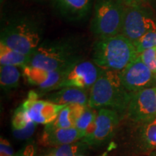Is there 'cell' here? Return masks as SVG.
Listing matches in <instances>:
<instances>
[{"label": "cell", "instance_id": "9", "mask_svg": "<svg viewBox=\"0 0 156 156\" xmlns=\"http://www.w3.org/2000/svg\"><path fill=\"white\" fill-rule=\"evenodd\" d=\"M122 85L131 93H135L147 88L154 87L156 83L155 74L142 61L136 57L125 69L119 72Z\"/></svg>", "mask_w": 156, "mask_h": 156}, {"label": "cell", "instance_id": "5", "mask_svg": "<svg viewBox=\"0 0 156 156\" xmlns=\"http://www.w3.org/2000/svg\"><path fill=\"white\" fill-rule=\"evenodd\" d=\"M126 5L122 0H95L90 30L98 38L121 34Z\"/></svg>", "mask_w": 156, "mask_h": 156}, {"label": "cell", "instance_id": "29", "mask_svg": "<svg viewBox=\"0 0 156 156\" xmlns=\"http://www.w3.org/2000/svg\"><path fill=\"white\" fill-rule=\"evenodd\" d=\"M105 155H106V154H103V155H100V156H104ZM78 156H85V155H78Z\"/></svg>", "mask_w": 156, "mask_h": 156}, {"label": "cell", "instance_id": "20", "mask_svg": "<svg viewBox=\"0 0 156 156\" xmlns=\"http://www.w3.org/2000/svg\"><path fill=\"white\" fill-rule=\"evenodd\" d=\"M138 133L140 145L144 151L156 149V123L147 122L140 124Z\"/></svg>", "mask_w": 156, "mask_h": 156}, {"label": "cell", "instance_id": "12", "mask_svg": "<svg viewBox=\"0 0 156 156\" xmlns=\"http://www.w3.org/2000/svg\"><path fill=\"white\" fill-rule=\"evenodd\" d=\"M67 68L58 70H47L31 67L28 64L22 69L23 75L29 83L38 87L43 92L47 93L54 90L62 80Z\"/></svg>", "mask_w": 156, "mask_h": 156}, {"label": "cell", "instance_id": "22", "mask_svg": "<svg viewBox=\"0 0 156 156\" xmlns=\"http://www.w3.org/2000/svg\"><path fill=\"white\" fill-rule=\"evenodd\" d=\"M88 145L81 141L76 142L73 144L57 146L50 150L44 156H78L85 151Z\"/></svg>", "mask_w": 156, "mask_h": 156}, {"label": "cell", "instance_id": "19", "mask_svg": "<svg viewBox=\"0 0 156 156\" xmlns=\"http://www.w3.org/2000/svg\"><path fill=\"white\" fill-rule=\"evenodd\" d=\"M19 68L12 65H1L0 84L1 87L5 91L9 92L18 87L21 77Z\"/></svg>", "mask_w": 156, "mask_h": 156}, {"label": "cell", "instance_id": "15", "mask_svg": "<svg viewBox=\"0 0 156 156\" xmlns=\"http://www.w3.org/2000/svg\"><path fill=\"white\" fill-rule=\"evenodd\" d=\"M90 93L87 90L74 87H63L56 90L54 93L46 95V100L56 104L69 106V105L80 104L83 106L88 105Z\"/></svg>", "mask_w": 156, "mask_h": 156}, {"label": "cell", "instance_id": "31", "mask_svg": "<svg viewBox=\"0 0 156 156\" xmlns=\"http://www.w3.org/2000/svg\"><path fill=\"white\" fill-rule=\"evenodd\" d=\"M155 77H156V74H155Z\"/></svg>", "mask_w": 156, "mask_h": 156}, {"label": "cell", "instance_id": "17", "mask_svg": "<svg viewBox=\"0 0 156 156\" xmlns=\"http://www.w3.org/2000/svg\"><path fill=\"white\" fill-rule=\"evenodd\" d=\"M87 106L74 104L65 106L59 112L56 120L51 124L58 128L75 127L76 121Z\"/></svg>", "mask_w": 156, "mask_h": 156}, {"label": "cell", "instance_id": "26", "mask_svg": "<svg viewBox=\"0 0 156 156\" xmlns=\"http://www.w3.org/2000/svg\"><path fill=\"white\" fill-rule=\"evenodd\" d=\"M0 156H15L10 143L2 137L0 141Z\"/></svg>", "mask_w": 156, "mask_h": 156}, {"label": "cell", "instance_id": "21", "mask_svg": "<svg viewBox=\"0 0 156 156\" xmlns=\"http://www.w3.org/2000/svg\"><path fill=\"white\" fill-rule=\"evenodd\" d=\"M97 114L98 112L95 109L90 108L87 105L76 121L75 127L83 132L85 134L84 137L90 136L95 131Z\"/></svg>", "mask_w": 156, "mask_h": 156}, {"label": "cell", "instance_id": "30", "mask_svg": "<svg viewBox=\"0 0 156 156\" xmlns=\"http://www.w3.org/2000/svg\"><path fill=\"white\" fill-rule=\"evenodd\" d=\"M37 1H42V0H37Z\"/></svg>", "mask_w": 156, "mask_h": 156}, {"label": "cell", "instance_id": "14", "mask_svg": "<svg viewBox=\"0 0 156 156\" xmlns=\"http://www.w3.org/2000/svg\"><path fill=\"white\" fill-rule=\"evenodd\" d=\"M52 3L62 17L69 21H80L90 12L93 0H52Z\"/></svg>", "mask_w": 156, "mask_h": 156}, {"label": "cell", "instance_id": "11", "mask_svg": "<svg viewBox=\"0 0 156 156\" xmlns=\"http://www.w3.org/2000/svg\"><path fill=\"white\" fill-rule=\"evenodd\" d=\"M28 116L36 124H48L54 122L58 114L67 106L56 104L47 100H39L38 94L30 91L28 98L22 104Z\"/></svg>", "mask_w": 156, "mask_h": 156}, {"label": "cell", "instance_id": "13", "mask_svg": "<svg viewBox=\"0 0 156 156\" xmlns=\"http://www.w3.org/2000/svg\"><path fill=\"white\" fill-rule=\"evenodd\" d=\"M84 136L83 132L76 127L58 128L48 124H46L43 131L41 142L43 145L57 147L75 143L83 139Z\"/></svg>", "mask_w": 156, "mask_h": 156}, {"label": "cell", "instance_id": "23", "mask_svg": "<svg viewBox=\"0 0 156 156\" xmlns=\"http://www.w3.org/2000/svg\"><path fill=\"white\" fill-rule=\"evenodd\" d=\"M136 51L140 54L145 50L156 47V30L147 33L134 43Z\"/></svg>", "mask_w": 156, "mask_h": 156}, {"label": "cell", "instance_id": "24", "mask_svg": "<svg viewBox=\"0 0 156 156\" xmlns=\"http://www.w3.org/2000/svg\"><path fill=\"white\" fill-rule=\"evenodd\" d=\"M139 57L153 73L156 74V47L145 50L139 54Z\"/></svg>", "mask_w": 156, "mask_h": 156}, {"label": "cell", "instance_id": "16", "mask_svg": "<svg viewBox=\"0 0 156 156\" xmlns=\"http://www.w3.org/2000/svg\"><path fill=\"white\" fill-rule=\"evenodd\" d=\"M36 124L30 119L26 111L20 106L15 111L12 119L13 136L17 140H24L30 138L36 129Z\"/></svg>", "mask_w": 156, "mask_h": 156}, {"label": "cell", "instance_id": "27", "mask_svg": "<svg viewBox=\"0 0 156 156\" xmlns=\"http://www.w3.org/2000/svg\"><path fill=\"white\" fill-rule=\"evenodd\" d=\"M122 1L126 5L132 6V5H140V4H142L143 0H122Z\"/></svg>", "mask_w": 156, "mask_h": 156}, {"label": "cell", "instance_id": "28", "mask_svg": "<svg viewBox=\"0 0 156 156\" xmlns=\"http://www.w3.org/2000/svg\"><path fill=\"white\" fill-rule=\"evenodd\" d=\"M150 122H155V123H156V116L155 117V118L153 119H152L151 121H150Z\"/></svg>", "mask_w": 156, "mask_h": 156}, {"label": "cell", "instance_id": "8", "mask_svg": "<svg viewBox=\"0 0 156 156\" xmlns=\"http://www.w3.org/2000/svg\"><path fill=\"white\" fill-rule=\"evenodd\" d=\"M126 116L131 122L142 124L156 116V87H151L134 93L129 104Z\"/></svg>", "mask_w": 156, "mask_h": 156}, {"label": "cell", "instance_id": "4", "mask_svg": "<svg viewBox=\"0 0 156 156\" xmlns=\"http://www.w3.org/2000/svg\"><path fill=\"white\" fill-rule=\"evenodd\" d=\"M80 46L73 38L44 41L31 55L28 65L47 70L65 69L82 58Z\"/></svg>", "mask_w": 156, "mask_h": 156}, {"label": "cell", "instance_id": "25", "mask_svg": "<svg viewBox=\"0 0 156 156\" xmlns=\"http://www.w3.org/2000/svg\"><path fill=\"white\" fill-rule=\"evenodd\" d=\"M15 156H36V145L34 141H31L21 148Z\"/></svg>", "mask_w": 156, "mask_h": 156}, {"label": "cell", "instance_id": "2", "mask_svg": "<svg viewBox=\"0 0 156 156\" xmlns=\"http://www.w3.org/2000/svg\"><path fill=\"white\" fill-rule=\"evenodd\" d=\"M132 95L122 85L119 72L103 69L90 89L88 106L94 109L111 108L122 115L126 113Z\"/></svg>", "mask_w": 156, "mask_h": 156}, {"label": "cell", "instance_id": "10", "mask_svg": "<svg viewBox=\"0 0 156 156\" xmlns=\"http://www.w3.org/2000/svg\"><path fill=\"white\" fill-rule=\"evenodd\" d=\"M121 115L111 108H102L98 111L95 129L92 134L81 140L88 146L101 145L112 138L119 122Z\"/></svg>", "mask_w": 156, "mask_h": 156}, {"label": "cell", "instance_id": "1", "mask_svg": "<svg viewBox=\"0 0 156 156\" xmlns=\"http://www.w3.org/2000/svg\"><path fill=\"white\" fill-rule=\"evenodd\" d=\"M44 23L37 16L19 14L11 17L2 28L0 43L31 56L43 41Z\"/></svg>", "mask_w": 156, "mask_h": 156}, {"label": "cell", "instance_id": "18", "mask_svg": "<svg viewBox=\"0 0 156 156\" xmlns=\"http://www.w3.org/2000/svg\"><path fill=\"white\" fill-rule=\"evenodd\" d=\"M31 56L8 47L0 43V63L1 65H12L23 68L30 63Z\"/></svg>", "mask_w": 156, "mask_h": 156}, {"label": "cell", "instance_id": "6", "mask_svg": "<svg viewBox=\"0 0 156 156\" xmlns=\"http://www.w3.org/2000/svg\"><path fill=\"white\" fill-rule=\"evenodd\" d=\"M156 30V17L142 4L126 5L121 34L134 43L147 33Z\"/></svg>", "mask_w": 156, "mask_h": 156}, {"label": "cell", "instance_id": "7", "mask_svg": "<svg viewBox=\"0 0 156 156\" xmlns=\"http://www.w3.org/2000/svg\"><path fill=\"white\" fill-rule=\"evenodd\" d=\"M103 71L93 61L77 60L66 69L62 80L54 90L67 87L88 90L93 87Z\"/></svg>", "mask_w": 156, "mask_h": 156}, {"label": "cell", "instance_id": "3", "mask_svg": "<svg viewBox=\"0 0 156 156\" xmlns=\"http://www.w3.org/2000/svg\"><path fill=\"white\" fill-rule=\"evenodd\" d=\"M138 56L134 43L122 34L98 38L93 46L92 61L103 69L120 72Z\"/></svg>", "mask_w": 156, "mask_h": 156}]
</instances>
